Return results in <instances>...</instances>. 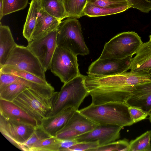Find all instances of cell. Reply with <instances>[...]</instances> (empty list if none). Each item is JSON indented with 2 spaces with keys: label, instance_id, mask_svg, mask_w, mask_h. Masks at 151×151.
<instances>
[{
  "label": "cell",
  "instance_id": "1",
  "mask_svg": "<svg viewBox=\"0 0 151 151\" xmlns=\"http://www.w3.org/2000/svg\"><path fill=\"white\" fill-rule=\"evenodd\" d=\"M151 80V75L141 72H125L111 76L88 75L85 83L95 105L110 102L125 103L134 86Z\"/></svg>",
  "mask_w": 151,
  "mask_h": 151
},
{
  "label": "cell",
  "instance_id": "2",
  "mask_svg": "<svg viewBox=\"0 0 151 151\" xmlns=\"http://www.w3.org/2000/svg\"><path fill=\"white\" fill-rule=\"evenodd\" d=\"M125 103L110 102L91 104L79 110L82 114L98 125H116L124 127L134 124Z\"/></svg>",
  "mask_w": 151,
  "mask_h": 151
},
{
  "label": "cell",
  "instance_id": "3",
  "mask_svg": "<svg viewBox=\"0 0 151 151\" xmlns=\"http://www.w3.org/2000/svg\"><path fill=\"white\" fill-rule=\"evenodd\" d=\"M85 77L81 74L64 83L59 92H55L53 97V109L50 116L69 107L78 110L85 98L89 95L85 85Z\"/></svg>",
  "mask_w": 151,
  "mask_h": 151
},
{
  "label": "cell",
  "instance_id": "4",
  "mask_svg": "<svg viewBox=\"0 0 151 151\" xmlns=\"http://www.w3.org/2000/svg\"><path fill=\"white\" fill-rule=\"evenodd\" d=\"M57 46L68 49L76 55L89 53L82 34L81 26L77 19L68 18L61 21L57 31Z\"/></svg>",
  "mask_w": 151,
  "mask_h": 151
},
{
  "label": "cell",
  "instance_id": "5",
  "mask_svg": "<svg viewBox=\"0 0 151 151\" xmlns=\"http://www.w3.org/2000/svg\"><path fill=\"white\" fill-rule=\"evenodd\" d=\"M143 43L134 32L120 33L106 43L99 58L120 59L133 56Z\"/></svg>",
  "mask_w": 151,
  "mask_h": 151
},
{
  "label": "cell",
  "instance_id": "6",
  "mask_svg": "<svg viewBox=\"0 0 151 151\" xmlns=\"http://www.w3.org/2000/svg\"><path fill=\"white\" fill-rule=\"evenodd\" d=\"M11 70L25 71L46 80L45 71L38 59L27 46L17 45L14 48L0 72Z\"/></svg>",
  "mask_w": 151,
  "mask_h": 151
},
{
  "label": "cell",
  "instance_id": "7",
  "mask_svg": "<svg viewBox=\"0 0 151 151\" xmlns=\"http://www.w3.org/2000/svg\"><path fill=\"white\" fill-rule=\"evenodd\" d=\"M53 97L51 99L47 98L27 88L13 102L41 125L42 120L50 116L52 111Z\"/></svg>",
  "mask_w": 151,
  "mask_h": 151
},
{
  "label": "cell",
  "instance_id": "8",
  "mask_svg": "<svg viewBox=\"0 0 151 151\" xmlns=\"http://www.w3.org/2000/svg\"><path fill=\"white\" fill-rule=\"evenodd\" d=\"M50 69L64 83L81 74L77 55L66 48L60 46L56 47Z\"/></svg>",
  "mask_w": 151,
  "mask_h": 151
},
{
  "label": "cell",
  "instance_id": "9",
  "mask_svg": "<svg viewBox=\"0 0 151 151\" xmlns=\"http://www.w3.org/2000/svg\"><path fill=\"white\" fill-rule=\"evenodd\" d=\"M57 29L28 42L27 47L38 59L45 71L50 69L57 47Z\"/></svg>",
  "mask_w": 151,
  "mask_h": 151
},
{
  "label": "cell",
  "instance_id": "10",
  "mask_svg": "<svg viewBox=\"0 0 151 151\" xmlns=\"http://www.w3.org/2000/svg\"><path fill=\"white\" fill-rule=\"evenodd\" d=\"M35 128L31 125L6 119L0 115V131L10 142L20 150Z\"/></svg>",
  "mask_w": 151,
  "mask_h": 151
},
{
  "label": "cell",
  "instance_id": "11",
  "mask_svg": "<svg viewBox=\"0 0 151 151\" xmlns=\"http://www.w3.org/2000/svg\"><path fill=\"white\" fill-rule=\"evenodd\" d=\"M132 56L120 59L99 58L89 65L87 73L88 75L107 76L127 72L129 69Z\"/></svg>",
  "mask_w": 151,
  "mask_h": 151
},
{
  "label": "cell",
  "instance_id": "12",
  "mask_svg": "<svg viewBox=\"0 0 151 151\" xmlns=\"http://www.w3.org/2000/svg\"><path fill=\"white\" fill-rule=\"evenodd\" d=\"M123 127L116 125H98L92 130L78 136L75 140L78 142L98 141L101 146L118 139Z\"/></svg>",
  "mask_w": 151,
  "mask_h": 151
},
{
  "label": "cell",
  "instance_id": "13",
  "mask_svg": "<svg viewBox=\"0 0 151 151\" xmlns=\"http://www.w3.org/2000/svg\"><path fill=\"white\" fill-rule=\"evenodd\" d=\"M0 89L12 83H17L27 87L41 96L48 99H51L55 92L51 85H40L26 80L10 73L0 72Z\"/></svg>",
  "mask_w": 151,
  "mask_h": 151
},
{
  "label": "cell",
  "instance_id": "14",
  "mask_svg": "<svg viewBox=\"0 0 151 151\" xmlns=\"http://www.w3.org/2000/svg\"><path fill=\"white\" fill-rule=\"evenodd\" d=\"M126 103L129 106L139 107L150 114L151 111V80L134 86L132 95Z\"/></svg>",
  "mask_w": 151,
  "mask_h": 151
},
{
  "label": "cell",
  "instance_id": "15",
  "mask_svg": "<svg viewBox=\"0 0 151 151\" xmlns=\"http://www.w3.org/2000/svg\"><path fill=\"white\" fill-rule=\"evenodd\" d=\"M77 110L73 107L66 108L53 115L49 116L42 121L41 126L51 137H55L66 125Z\"/></svg>",
  "mask_w": 151,
  "mask_h": 151
},
{
  "label": "cell",
  "instance_id": "16",
  "mask_svg": "<svg viewBox=\"0 0 151 151\" xmlns=\"http://www.w3.org/2000/svg\"><path fill=\"white\" fill-rule=\"evenodd\" d=\"M0 115L5 118L37 127V122L13 102L0 99Z\"/></svg>",
  "mask_w": 151,
  "mask_h": 151
},
{
  "label": "cell",
  "instance_id": "17",
  "mask_svg": "<svg viewBox=\"0 0 151 151\" xmlns=\"http://www.w3.org/2000/svg\"><path fill=\"white\" fill-rule=\"evenodd\" d=\"M135 54L129 67L130 71L143 72L151 75V42L143 43Z\"/></svg>",
  "mask_w": 151,
  "mask_h": 151
},
{
  "label": "cell",
  "instance_id": "18",
  "mask_svg": "<svg viewBox=\"0 0 151 151\" xmlns=\"http://www.w3.org/2000/svg\"><path fill=\"white\" fill-rule=\"evenodd\" d=\"M61 21L50 15L41 8L38 15L32 40L57 29Z\"/></svg>",
  "mask_w": 151,
  "mask_h": 151
},
{
  "label": "cell",
  "instance_id": "19",
  "mask_svg": "<svg viewBox=\"0 0 151 151\" xmlns=\"http://www.w3.org/2000/svg\"><path fill=\"white\" fill-rule=\"evenodd\" d=\"M98 125L78 110L75 112L65 127L58 133L70 129L76 131L80 135L92 130Z\"/></svg>",
  "mask_w": 151,
  "mask_h": 151
},
{
  "label": "cell",
  "instance_id": "20",
  "mask_svg": "<svg viewBox=\"0 0 151 151\" xmlns=\"http://www.w3.org/2000/svg\"><path fill=\"white\" fill-rule=\"evenodd\" d=\"M17 44L8 26L0 25V68L4 65L11 52Z\"/></svg>",
  "mask_w": 151,
  "mask_h": 151
},
{
  "label": "cell",
  "instance_id": "21",
  "mask_svg": "<svg viewBox=\"0 0 151 151\" xmlns=\"http://www.w3.org/2000/svg\"><path fill=\"white\" fill-rule=\"evenodd\" d=\"M41 8L40 0H31L23 31V36L28 42L32 40L38 15Z\"/></svg>",
  "mask_w": 151,
  "mask_h": 151
},
{
  "label": "cell",
  "instance_id": "22",
  "mask_svg": "<svg viewBox=\"0 0 151 151\" xmlns=\"http://www.w3.org/2000/svg\"><path fill=\"white\" fill-rule=\"evenodd\" d=\"M130 8L129 5H127L117 8H107L97 6L87 2L84 10V16L92 17L115 14L124 12Z\"/></svg>",
  "mask_w": 151,
  "mask_h": 151
},
{
  "label": "cell",
  "instance_id": "23",
  "mask_svg": "<svg viewBox=\"0 0 151 151\" xmlns=\"http://www.w3.org/2000/svg\"><path fill=\"white\" fill-rule=\"evenodd\" d=\"M42 8L50 15L61 21L66 18L62 0H40Z\"/></svg>",
  "mask_w": 151,
  "mask_h": 151
},
{
  "label": "cell",
  "instance_id": "24",
  "mask_svg": "<svg viewBox=\"0 0 151 151\" xmlns=\"http://www.w3.org/2000/svg\"><path fill=\"white\" fill-rule=\"evenodd\" d=\"M66 12L65 18L78 19L84 16L88 0H62Z\"/></svg>",
  "mask_w": 151,
  "mask_h": 151
},
{
  "label": "cell",
  "instance_id": "25",
  "mask_svg": "<svg viewBox=\"0 0 151 151\" xmlns=\"http://www.w3.org/2000/svg\"><path fill=\"white\" fill-rule=\"evenodd\" d=\"M27 88L26 86L20 83L10 84L0 89V99L13 102L21 93Z\"/></svg>",
  "mask_w": 151,
  "mask_h": 151
},
{
  "label": "cell",
  "instance_id": "26",
  "mask_svg": "<svg viewBox=\"0 0 151 151\" xmlns=\"http://www.w3.org/2000/svg\"><path fill=\"white\" fill-rule=\"evenodd\" d=\"M151 130H148L129 142V151H149Z\"/></svg>",
  "mask_w": 151,
  "mask_h": 151
},
{
  "label": "cell",
  "instance_id": "27",
  "mask_svg": "<svg viewBox=\"0 0 151 151\" xmlns=\"http://www.w3.org/2000/svg\"><path fill=\"white\" fill-rule=\"evenodd\" d=\"M51 136L43 129L41 125L36 127L32 134L21 146L20 150L30 151L31 148L35 144Z\"/></svg>",
  "mask_w": 151,
  "mask_h": 151
},
{
  "label": "cell",
  "instance_id": "28",
  "mask_svg": "<svg viewBox=\"0 0 151 151\" xmlns=\"http://www.w3.org/2000/svg\"><path fill=\"white\" fill-rule=\"evenodd\" d=\"M61 141L55 137H50L35 144L30 151H59Z\"/></svg>",
  "mask_w": 151,
  "mask_h": 151
},
{
  "label": "cell",
  "instance_id": "29",
  "mask_svg": "<svg viewBox=\"0 0 151 151\" xmlns=\"http://www.w3.org/2000/svg\"><path fill=\"white\" fill-rule=\"evenodd\" d=\"M28 0H3L1 20L3 17L11 13L22 10L27 6Z\"/></svg>",
  "mask_w": 151,
  "mask_h": 151
},
{
  "label": "cell",
  "instance_id": "30",
  "mask_svg": "<svg viewBox=\"0 0 151 151\" xmlns=\"http://www.w3.org/2000/svg\"><path fill=\"white\" fill-rule=\"evenodd\" d=\"M92 151H129V142L126 139L115 141L99 146Z\"/></svg>",
  "mask_w": 151,
  "mask_h": 151
},
{
  "label": "cell",
  "instance_id": "31",
  "mask_svg": "<svg viewBox=\"0 0 151 151\" xmlns=\"http://www.w3.org/2000/svg\"><path fill=\"white\" fill-rule=\"evenodd\" d=\"M6 73L12 74L40 85L45 86L51 85L46 80H44L37 76L29 72L21 70H11Z\"/></svg>",
  "mask_w": 151,
  "mask_h": 151
},
{
  "label": "cell",
  "instance_id": "32",
  "mask_svg": "<svg viewBox=\"0 0 151 151\" xmlns=\"http://www.w3.org/2000/svg\"><path fill=\"white\" fill-rule=\"evenodd\" d=\"M87 2L97 6L107 8L129 5L126 0H88Z\"/></svg>",
  "mask_w": 151,
  "mask_h": 151
},
{
  "label": "cell",
  "instance_id": "33",
  "mask_svg": "<svg viewBox=\"0 0 151 151\" xmlns=\"http://www.w3.org/2000/svg\"><path fill=\"white\" fill-rule=\"evenodd\" d=\"M129 110L134 123L146 119L150 114L141 108L134 106H129Z\"/></svg>",
  "mask_w": 151,
  "mask_h": 151
},
{
  "label": "cell",
  "instance_id": "34",
  "mask_svg": "<svg viewBox=\"0 0 151 151\" xmlns=\"http://www.w3.org/2000/svg\"><path fill=\"white\" fill-rule=\"evenodd\" d=\"M99 146L98 141L78 142L68 149L66 151H92Z\"/></svg>",
  "mask_w": 151,
  "mask_h": 151
},
{
  "label": "cell",
  "instance_id": "35",
  "mask_svg": "<svg viewBox=\"0 0 151 151\" xmlns=\"http://www.w3.org/2000/svg\"><path fill=\"white\" fill-rule=\"evenodd\" d=\"M80 134L75 130L67 129L58 133L55 137L61 140H75Z\"/></svg>",
  "mask_w": 151,
  "mask_h": 151
},
{
  "label": "cell",
  "instance_id": "36",
  "mask_svg": "<svg viewBox=\"0 0 151 151\" xmlns=\"http://www.w3.org/2000/svg\"><path fill=\"white\" fill-rule=\"evenodd\" d=\"M77 143L76 140H61L59 151H66L68 149Z\"/></svg>",
  "mask_w": 151,
  "mask_h": 151
},
{
  "label": "cell",
  "instance_id": "37",
  "mask_svg": "<svg viewBox=\"0 0 151 151\" xmlns=\"http://www.w3.org/2000/svg\"><path fill=\"white\" fill-rule=\"evenodd\" d=\"M3 6V0H0V17L1 16Z\"/></svg>",
  "mask_w": 151,
  "mask_h": 151
},
{
  "label": "cell",
  "instance_id": "38",
  "mask_svg": "<svg viewBox=\"0 0 151 151\" xmlns=\"http://www.w3.org/2000/svg\"><path fill=\"white\" fill-rule=\"evenodd\" d=\"M128 3H131L134 1L135 0H126Z\"/></svg>",
  "mask_w": 151,
  "mask_h": 151
},
{
  "label": "cell",
  "instance_id": "39",
  "mask_svg": "<svg viewBox=\"0 0 151 151\" xmlns=\"http://www.w3.org/2000/svg\"><path fill=\"white\" fill-rule=\"evenodd\" d=\"M148 119H149L150 122H151V111L149 114V117Z\"/></svg>",
  "mask_w": 151,
  "mask_h": 151
},
{
  "label": "cell",
  "instance_id": "40",
  "mask_svg": "<svg viewBox=\"0 0 151 151\" xmlns=\"http://www.w3.org/2000/svg\"><path fill=\"white\" fill-rule=\"evenodd\" d=\"M149 41L151 42V34L149 36Z\"/></svg>",
  "mask_w": 151,
  "mask_h": 151
},
{
  "label": "cell",
  "instance_id": "41",
  "mask_svg": "<svg viewBox=\"0 0 151 151\" xmlns=\"http://www.w3.org/2000/svg\"><path fill=\"white\" fill-rule=\"evenodd\" d=\"M149 151H151V146L150 148V149Z\"/></svg>",
  "mask_w": 151,
  "mask_h": 151
}]
</instances>
